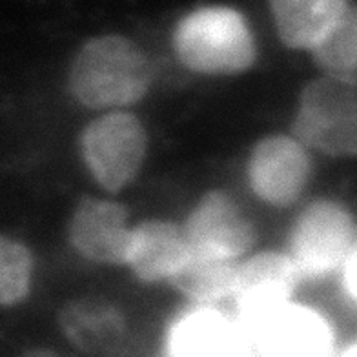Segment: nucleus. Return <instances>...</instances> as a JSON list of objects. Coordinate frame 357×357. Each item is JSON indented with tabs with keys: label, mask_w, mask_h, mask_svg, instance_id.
<instances>
[{
	"label": "nucleus",
	"mask_w": 357,
	"mask_h": 357,
	"mask_svg": "<svg viewBox=\"0 0 357 357\" xmlns=\"http://www.w3.org/2000/svg\"><path fill=\"white\" fill-rule=\"evenodd\" d=\"M153 80L150 56L124 35L86 40L68 73L73 99L89 109L119 112L146 97Z\"/></svg>",
	"instance_id": "nucleus-1"
},
{
	"label": "nucleus",
	"mask_w": 357,
	"mask_h": 357,
	"mask_svg": "<svg viewBox=\"0 0 357 357\" xmlns=\"http://www.w3.org/2000/svg\"><path fill=\"white\" fill-rule=\"evenodd\" d=\"M174 50L184 66L202 75H237L254 66L257 55L245 15L228 6H204L183 17Z\"/></svg>",
	"instance_id": "nucleus-2"
},
{
	"label": "nucleus",
	"mask_w": 357,
	"mask_h": 357,
	"mask_svg": "<svg viewBox=\"0 0 357 357\" xmlns=\"http://www.w3.org/2000/svg\"><path fill=\"white\" fill-rule=\"evenodd\" d=\"M291 135L323 155L357 157V80H310L297 100Z\"/></svg>",
	"instance_id": "nucleus-3"
},
{
	"label": "nucleus",
	"mask_w": 357,
	"mask_h": 357,
	"mask_svg": "<svg viewBox=\"0 0 357 357\" xmlns=\"http://www.w3.org/2000/svg\"><path fill=\"white\" fill-rule=\"evenodd\" d=\"M80 157L93 181L117 193L141 174L148 151L144 124L126 109L106 112L80 133Z\"/></svg>",
	"instance_id": "nucleus-4"
},
{
	"label": "nucleus",
	"mask_w": 357,
	"mask_h": 357,
	"mask_svg": "<svg viewBox=\"0 0 357 357\" xmlns=\"http://www.w3.org/2000/svg\"><path fill=\"white\" fill-rule=\"evenodd\" d=\"M357 243L354 215L341 202L319 199L299 213L290 234V259L299 275H323L343 266Z\"/></svg>",
	"instance_id": "nucleus-5"
},
{
	"label": "nucleus",
	"mask_w": 357,
	"mask_h": 357,
	"mask_svg": "<svg viewBox=\"0 0 357 357\" xmlns=\"http://www.w3.org/2000/svg\"><path fill=\"white\" fill-rule=\"evenodd\" d=\"M248 183L261 201L290 206L305 192L312 175L310 153L294 135H268L248 159Z\"/></svg>",
	"instance_id": "nucleus-6"
},
{
	"label": "nucleus",
	"mask_w": 357,
	"mask_h": 357,
	"mask_svg": "<svg viewBox=\"0 0 357 357\" xmlns=\"http://www.w3.org/2000/svg\"><path fill=\"white\" fill-rule=\"evenodd\" d=\"M190 250L239 261L252 248L255 231L239 204L222 190L204 193L183 226Z\"/></svg>",
	"instance_id": "nucleus-7"
},
{
	"label": "nucleus",
	"mask_w": 357,
	"mask_h": 357,
	"mask_svg": "<svg viewBox=\"0 0 357 357\" xmlns=\"http://www.w3.org/2000/svg\"><path fill=\"white\" fill-rule=\"evenodd\" d=\"M268 357H330L334 334L328 321L308 306L284 303L250 321Z\"/></svg>",
	"instance_id": "nucleus-8"
},
{
	"label": "nucleus",
	"mask_w": 357,
	"mask_h": 357,
	"mask_svg": "<svg viewBox=\"0 0 357 357\" xmlns=\"http://www.w3.org/2000/svg\"><path fill=\"white\" fill-rule=\"evenodd\" d=\"M132 226L117 201L82 197L71 213L68 237L77 254L104 264H124Z\"/></svg>",
	"instance_id": "nucleus-9"
},
{
	"label": "nucleus",
	"mask_w": 357,
	"mask_h": 357,
	"mask_svg": "<svg viewBox=\"0 0 357 357\" xmlns=\"http://www.w3.org/2000/svg\"><path fill=\"white\" fill-rule=\"evenodd\" d=\"M299 278L290 255L259 252L246 261H239L231 296L245 319L252 321L290 301Z\"/></svg>",
	"instance_id": "nucleus-10"
},
{
	"label": "nucleus",
	"mask_w": 357,
	"mask_h": 357,
	"mask_svg": "<svg viewBox=\"0 0 357 357\" xmlns=\"http://www.w3.org/2000/svg\"><path fill=\"white\" fill-rule=\"evenodd\" d=\"M190 255L183 226L169 221H144L132 226L126 261L137 278L144 282L169 281Z\"/></svg>",
	"instance_id": "nucleus-11"
},
{
	"label": "nucleus",
	"mask_w": 357,
	"mask_h": 357,
	"mask_svg": "<svg viewBox=\"0 0 357 357\" xmlns=\"http://www.w3.org/2000/svg\"><path fill=\"white\" fill-rule=\"evenodd\" d=\"M64 337L89 356H109L126 335V321L117 306L99 297L66 303L59 314Z\"/></svg>",
	"instance_id": "nucleus-12"
},
{
	"label": "nucleus",
	"mask_w": 357,
	"mask_h": 357,
	"mask_svg": "<svg viewBox=\"0 0 357 357\" xmlns=\"http://www.w3.org/2000/svg\"><path fill=\"white\" fill-rule=\"evenodd\" d=\"M281 43L312 52L344 13L350 0H268Z\"/></svg>",
	"instance_id": "nucleus-13"
},
{
	"label": "nucleus",
	"mask_w": 357,
	"mask_h": 357,
	"mask_svg": "<svg viewBox=\"0 0 357 357\" xmlns=\"http://www.w3.org/2000/svg\"><path fill=\"white\" fill-rule=\"evenodd\" d=\"M174 357H235L230 324L212 306H195L178 315L169 332Z\"/></svg>",
	"instance_id": "nucleus-14"
},
{
	"label": "nucleus",
	"mask_w": 357,
	"mask_h": 357,
	"mask_svg": "<svg viewBox=\"0 0 357 357\" xmlns=\"http://www.w3.org/2000/svg\"><path fill=\"white\" fill-rule=\"evenodd\" d=\"M239 261L190 250L186 263L169 282L199 306H210L231 296Z\"/></svg>",
	"instance_id": "nucleus-15"
},
{
	"label": "nucleus",
	"mask_w": 357,
	"mask_h": 357,
	"mask_svg": "<svg viewBox=\"0 0 357 357\" xmlns=\"http://www.w3.org/2000/svg\"><path fill=\"white\" fill-rule=\"evenodd\" d=\"M310 53L326 77L357 80V6H348Z\"/></svg>",
	"instance_id": "nucleus-16"
},
{
	"label": "nucleus",
	"mask_w": 357,
	"mask_h": 357,
	"mask_svg": "<svg viewBox=\"0 0 357 357\" xmlns=\"http://www.w3.org/2000/svg\"><path fill=\"white\" fill-rule=\"evenodd\" d=\"M33 268V255L28 246L0 235V306L19 305L28 297Z\"/></svg>",
	"instance_id": "nucleus-17"
},
{
	"label": "nucleus",
	"mask_w": 357,
	"mask_h": 357,
	"mask_svg": "<svg viewBox=\"0 0 357 357\" xmlns=\"http://www.w3.org/2000/svg\"><path fill=\"white\" fill-rule=\"evenodd\" d=\"M343 279L348 294L357 301V243L343 263Z\"/></svg>",
	"instance_id": "nucleus-18"
},
{
	"label": "nucleus",
	"mask_w": 357,
	"mask_h": 357,
	"mask_svg": "<svg viewBox=\"0 0 357 357\" xmlns=\"http://www.w3.org/2000/svg\"><path fill=\"white\" fill-rule=\"evenodd\" d=\"M22 357H59L56 354L50 352V350H43V348H35V350H29V352L24 354Z\"/></svg>",
	"instance_id": "nucleus-19"
}]
</instances>
